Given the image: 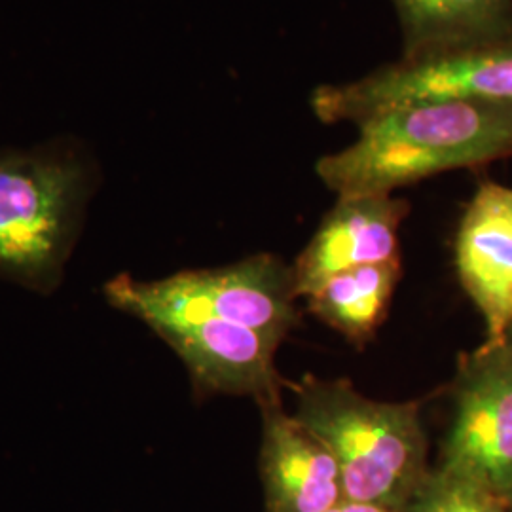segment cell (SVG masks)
I'll list each match as a JSON object with an SVG mask.
<instances>
[{
	"mask_svg": "<svg viewBox=\"0 0 512 512\" xmlns=\"http://www.w3.org/2000/svg\"><path fill=\"white\" fill-rule=\"evenodd\" d=\"M410 203L395 194L340 196L293 266L294 294L308 298L332 275L401 260L399 230Z\"/></svg>",
	"mask_w": 512,
	"mask_h": 512,
	"instance_id": "ba28073f",
	"label": "cell"
},
{
	"mask_svg": "<svg viewBox=\"0 0 512 512\" xmlns=\"http://www.w3.org/2000/svg\"><path fill=\"white\" fill-rule=\"evenodd\" d=\"M501 342H509V344H512V323H511V327H509V329H507V334H505V338H503V340H501Z\"/></svg>",
	"mask_w": 512,
	"mask_h": 512,
	"instance_id": "9a60e30c",
	"label": "cell"
},
{
	"mask_svg": "<svg viewBox=\"0 0 512 512\" xmlns=\"http://www.w3.org/2000/svg\"><path fill=\"white\" fill-rule=\"evenodd\" d=\"M456 272L480 311L484 344H499L512 323V188L486 181L459 220Z\"/></svg>",
	"mask_w": 512,
	"mask_h": 512,
	"instance_id": "9c48e42d",
	"label": "cell"
},
{
	"mask_svg": "<svg viewBox=\"0 0 512 512\" xmlns=\"http://www.w3.org/2000/svg\"><path fill=\"white\" fill-rule=\"evenodd\" d=\"M103 184L97 150L76 133L0 148V281L57 293Z\"/></svg>",
	"mask_w": 512,
	"mask_h": 512,
	"instance_id": "6da1fadb",
	"label": "cell"
},
{
	"mask_svg": "<svg viewBox=\"0 0 512 512\" xmlns=\"http://www.w3.org/2000/svg\"><path fill=\"white\" fill-rule=\"evenodd\" d=\"M150 330L181 359L198 397H251L262 404L281 399L289 385L275 365L281 342L258 330L215 319Z\"/></svg>",
	"mask_w": 512,
	"mask_h": 512,
	"instance_id": "52a82bcc",
	"label": "cell"
},
{
	"mask_svg": "<svg viewBox=\"0 0 512 512\" xmlns=\"http://www.w3.org/2000/svg\"><path fill=\"white\" fill-rule=\"evenodd\" d=\"M327 512H404L399 509H391L384 505H376V503H361V501H351V499H342L336 507H332Z\"/></svg>",
	"mask_w": 512,
	"mask_h": 512,
	"instance_id": "5bb4252c",
	"label": "cell"
},
{
	"mask_svg": "<svg viewBox=\"0 0 512 512\" xmlns=\"http://www.w3.org/2000/svg\"><path fill=\"white\" fill-rule=\"evenodd\" d=\"M294 416L327 444L344 497L406 511L429 476L420 403L365 397L348 380L304 376L291 384Z\"/></svg>",
	"mask_w": 512,
	"mask_h": 512,
	"instance_id": "3957f363",
	"label": "cell"
},
{
	"mask_svg": "<svg viewBox=\"0 0 512 512\" xmlns=\"http://www.w3.org/2000/svg\"><path fill=\"white\" fill-rule=\"evenodd\" d=\"M403 55L512 33V0H391Z\"/></svg>",
	"mask_w": 512,
	"mask_h": 512,
	"instance_id": "8fae6325",
	"label": "cell"
},
{
	"mask_svg": "<svg viewBox=\"0 0 512 512\" xmlns=\"http://www.w3.org/2000/svg\"><path fill=\"white\" fill-rule=\"evenodd\" d=\"M357 128L355 143L315 165L336 198L395 194L439 173L512 158V105L503 103H418Z\"/></svg>",
	"mask_w": 512,
	"mask_h": 512,
	"instance_id": "7a4b0ae2",
	"label": "cell"
},
{
	"mask_svg": "<svg viewBox=\"0 0 512 512\" xmlns=\"http://www.w3.org/2000/svg\"><path fill=\"white\" fill-rule=\"evenodd\" d=\"M440 101L512 105V33L403 55L353 82L323 84L310 97L323 124L355 126L387 110Z\"/></svg>",
	"mask_w": 512,
	"mask_h": 512,
	"instance_id": "5b68a950",
	"label": "cell"
},
{
	"mask_svg": "<svg viewBox=\"0 0 512 512\" xmlns=\"http://www.w3.org/2000/svg\"><path fill=\"white\" fill-rule=\"evenodd\" d=\"M499 492L512 475V344H482L463 359L442 463Z\"/></svg>",
	"mask_w": 512,
	"mask_h": 512,
	"instance_id": "8992f818",
	"label": "cell"
},
{
	"mask_svg": "<svg viewBox=\"0 0 512 512\" xmlns=\"http://www.w3.org/2000/svg\"><path fill=\"white\" fill-rule=\"evenodd\" d=\"M401 279V260L332 275L308 300V310L355 346H365L384 323Z\"/></svg>",
	"mask_w": 512,
	"mask_h": 512,
	"instance_id": "7c38bea8",
	"label": "cell"
},
{
	"mask_svg": "<svg viewBox=\"0 0 512 512\" xmlns=\"http://www.w3.org/2000/svg\"><path fill=\"white\" fill-rule=\"evenodd\" d=\"M103 296L110 308L135 317L148 329L215 319L283 342L298 321L293 268L268 253L152 281L114 275L103 285Z\"/></svg>",
	"mask_w": 512,
	"mask_h": 512,
	"instance_id": "277c9868",
	"label": "cell"
},
{
	"mask_svg": "<svg viewBox=\"0 0 512 512\" xmlns=\"http://www.w3.org/2000/svg\"><path fill=\"white\" fill-rule=\"evenodd\" d=\"M404 512H507L492 488L446 467L431 471Z\"/></svg>",
	"mask_w": 512,
	"mask_h": 512,
	"instance_id": "4fadbf2b",
	"label": "cell"
},
{
	"mask_svg": "<svg viewBox=\"0 0 512 512\" xmlns=\"http://www.w3.org/2000/svg\"><path fill=\"white\" fill-rule=\"evenodd\" d=\"M260 480L268 512H327L344 497L340 467L327 444L283 406L258 404Z\"/></svg>",
	"mask_w": 512,
	"mask_h": 512,
	"instance_id": "30bf717a",
	"label": "cell"
}]
</instances>
